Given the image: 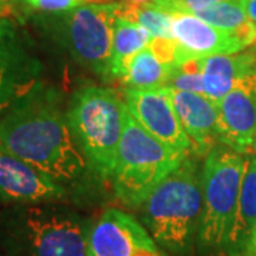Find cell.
<instances>
[{"label": "cell", "instance_id": "cell-1", "mask_svg": "<svg viewBox=\"0 0 256 256\" xmlns=\"http://www.w3.org/2000/svg\"><path fill=\"white\" fill-rule=\"evenodd\" d=\"M0 144L62 185L80 178L88 165L57 94L40 86L3 114Z\"/></svg>", "mask_w": 256, "mask_h": 256}, {"label": "cell", "instance_id": "cell-2", "mask_svg": "<svg viewBox=\"0 0 256 256\" xmlns=\"http://www.w3.org/2000/svg\"><path fill=\"white\" fill-rule=\"evenodd\" d=\"M88 228L52 204L12 205L0 212V256H87Z\"/></svg>", "mask_w": 256, "mask_h": 256}, {"label": "cell", "instance_id": "cell-3", "mask_svg": "<svg viewBox=\"0 0 256 256\" xmlns=\"http://www.w3.org/2000/svg\"><path fill=\"white\" fill-rule=\"evenodd\" d=\"M202 171L188 156L142 204V222L166 252L186 254L198 239L202 220Z\"/></svg>", "mask_w": 256, "mask_h": 256}, {"label": "cell", "instance_id": "cell-4", "mask_svg": "<svg viewBox=\"0 0 256 256\" xmlns=\"http://www.w3.org/2000/svg\"><path fill=\"white\" fill-rule=\"evenodd\" d=\"M185 158L151 136L127 108L111 175L117 198L128 208H141L152 191Z\"/></svg>", "mask_w": 256, "mask_h": 256}, {"label": "cell", "instance_id": "cell-5", "mask_svg": "<svg viewBox=\"0 0 256 256\" xmlns=\"http://www.w3.org/2000/svg\"><path fill=\"white\" fill-rule=\"evenodd\" d=\"M127 104L106 87H82L67 110L68 126L88 165L111 178L122 137Z\"/></svg>", "mask_w": 256, "mask_h": 256}, {"label": "cell", "instance_id": "cell-6", "mask_svg": "<svg viewBox=\"0 0 256 256\" xmlns=\"http://www.w3.org/2000/svg\"><path fill=\"white\" fill-rule=\"evenodd\" d=\"M246 156L230 148L215 146L202 168V220L198 245L202 250L228 248L238 210Z\"/></svg>", "mask_w": 256, "mask_h": 256}, {"label": "cell", "instance_id": "cell-7", "mask_svg": "<svg viewBox=\"0 0 256 256\" xmlns=\"http://www.w3.org/2000/svg\"><path fill=\"white\" fill-rule=\"evenodd\" d=\"M122 2L86 3L62 14L64 44L78 63L98 76H110L114 30Z\"/></svg>", "mask_w": 256, "mask_h": 256}, {"label": "cell", "instance_id": "cell-8", "mask_svg": "<svg viewBox=\"0 0 256 256\" xmlns=\"http://www.w3.org/2000/svg\"><path fill=\"white\" fill-rule=\"evenodd\" d=\"M87 256L166 255L136 216L117 208H108L88 228Z\"/></svg>", "mask_w": 256, "mask_h": 256}, {"label": "cell", "instance_id": "cell-9", "mask_svg": "<svg viewBox=\"0 0 256 256\" xmlns=\"http://www.w3.org/2000/svg\"><path fill=\"white\" fill-rule=\"evenodd\" d=\"M128 111L154 137L176 152L192 154V142L175 110L172 90L158 87L150 90H124Z\"/></svg>", "mask_w": 256, "mask_h": 256}, {"label": "cell", "instance_id": "cell-10", "mask_svg": "<svg viewBox=\"0 0 256 256\" xmlns=\"http://www.w3.org/2000/svg\"><path fill=\"white\" fill-rule=\"evenodd\" d=\"M64 185L0 144V204L38 205L66 198Z\"/></svg>", "mask_w": 256, "mask_h": 256}, {"label": "cell", "instance_id": "cell-11", "mask_svg": "<svg viewBox=\"0 0 256 256\" xmlns=\"http://www.w3.org/2000/svg\"><path fill=\"white\" fill-rule=\"evenodd\" d=\"M218 134L225 146L249 154L256 137V70L218 102Z\"/></svg>", "mask_w": 256, "mask_h": 256}, {"label": "cell", "instance_id": "cell-12", "mask_svg": "<svg viewBox=\"0 0 256 256\" xmlns=\"http://www.w3.org/2000/svg\"><path fill=\"white\" fill-rule=\"evenodd\" d=\"M38 63L9 22H0V118L37 86Z\"/></svg>", "mask_w": 256, "mask_h": 256}, {"label": "cell", "instance_id": "cell-13", "mask_svg": "<svg viewBox=\"0 0 256 256\" xmlns=\"http://www.w3.org/2000/svg\"><path fill=\"white\" fill-rule=\"evenodd\" d=\"M172 40L178 44L182 63L216 54H235L250 46L236 33L215 28L192 13H172Z\"/></svg>", "mask_w": 256, "mask_h": 256}, {"label": "cell", "instance_id": "cell-14", "mask_svg": "<svg viewBox=\"0 0 256 256\" xmlns=\"http://www.w3.org/2000/svg\"><path fill=\"white\" fill-rule=\"evenodd\" d=\"M172 100L180 121L191 140L192 154L208 156L220 140L218 104L201 92L180 90H172Z\"/></svg>", "mask_w": 256, "mask_h": 256}, {"label": "cell", "instance_id": "cell-15", "mask_svg": "<svg viewBox=\"0 0 256 256\" xmlns=\"http://www.w3.org/2000/svg\"><path fill=\"white\" fill-rule=\"evenodd\" d=\"M255 70L256 50L204 57L201 60L204 94L218 104L244 77Z\"/></svg>", "mask_w": 256, "mask_h": 256}, {"label": "cell", "instance_id": "cell-16", "mask_svg": "<svg viewBox=\"0 0 256 256\" xmlns=\"http://www.w3.org/2000/svg\"><path fill=\"white\" fill-rule=\"evenodd\" d=\"M256 226V154L246 156L245 172L239 194L238 210L228 248L235 256L246 250L250 235Z\"/></svg>", "mask_w": 256, "mask_h": 256}, {"label": "cell", "instance_id": "cell-17", "mask_svg": "<svg viewBox=\"0 0 256 256\" xmlns=\"http://www.w3.org/2000/svg\"><path fill=\"white\" fill-rule=\"evenodd\" d=\"M150 42L151 36L141 26L118 16L112 38L108 77L122 80L132 58L141 50H144L150 44Z\"/></svg>", "mask_w": 256, "mask_h": 256}, {"label": "cell", "instance_id": "cell-18", "mask_svg": "<svg viewBox=\"0 0 256 256\" xmlns=\"http://www.w3.org/2000/svg\"><path fill=\"white\" fill-rule=\"evenodd\" d=\"M174 66L162 63L156 57L150 46L141 50L128 66L122 84L126 88L134 90H150L158 87H166L174 73Z\"/></svg>", "mask_w": 256, "mask_h": 256}, {"label": "cell", "instance_id": "cell-19", "mask_svg": "<svg viewBox=\"0 0 256 256\" xmlns=\"http://www.w3.org/2000/svg\"><path fill=\"white\" fill-rule=\"evenodd\" d=\"M120 18L137 23L146 30L151 38H172V13L156 8V6H127L122 3Z\"/></svg>", "mask_w": 256, "mask_h": 256}, {"label": "cell", "instance_id": "cell-20", "mask_svg": "<svg viewBox=\"0 0 256 256\" xmlns=\"http://www.w3.org/2000/svg\"><path fill=\"white\" fill-rule=\"evenodd\" d=\"M201 60L202 58H192V60H188L185 63L176 66L166 87H170L172 90H180V92L204 94Z\"/></svg>", "mask_w": 256, "mask_h": 256}, {"label": "cell", "instance_id": "cell-21", "mask_svg": "<svg viewBox=\"0 0 256 256\" xmlns=\"http://www.w3.org/2000/svg\"><path fill=\"white\" fill-rule=\"evenodd\" d=\"M32 10L48 14H63L86 4V0H23Z\"/></svg>", "mask_w": 256, "mask_h": 256}, {"label": "cell", "instance_id": "cell-22", "mask_svg": "<svg viewBox=\"0 0 256 256\" xmlns=\"http://www.w3.org/2000/svg\"><path fill=\"white\" fill-rule=\"evenodd\" d=\"M228 2V0H156L154 4L160 9L170 12V13H176V12H185V13H194L196 10L205 9L208 6Z\"/></svg>", "mask_w": 256, "mask_h": 256}, {"label": "cell", "instance_id": "cell-23", "mask_svg": "<svg viewBox=\"0 0 256 256\" xmlns=\"http://www.w3.org/2000/svg\"><path fill=\"white\" fill-rule=\"evenodd\" d=\"M239 2L246 12L249 20L256 24V0H239Z\"/></svg>", "mask_w": 256, "mask_h": 256}, {"label": "cell", "instance_id": "cell-24", "mask_svg": "<svg viewBox=\"0 0 256 256\" xmlns=\"http://www.w3.org/2000/svg\"><path fill=\"white\" fill-rule=\"evenodd\" d=\"M156 0H122L124 4L127 6H134V8H141V6H150L154 4Z\"/></svg>", "mask_w": 256, "mask_h": 256}, {"label": "cell", "instance_id": "cell-25", "mask_svg": "<svg viewBox=\"0 0 256 256\" xmlns=\"http://www.w3.org/2000/svg\"><path fill=\"white\" fill-rule=\"evenodd\" d=\"M16 3V0H0V12L4 14V16H8L10 14V12H12V6Z\"/></svg>", "mask_w": 256, "mask_h": 256}, {"label": "cell", "instance_id": "cell-26", "mask_svg": "<svg viewBox=\"0 0 256 256\" xmlns=\"http://www.w3.org/2000/svg\"><path fill=\"white\" fill-rule=\"evenodd\" d=\"M245 252H250V254H256V226L250 235V239H249V244H248V248ZM244 252V254H245Z\"/></svg>", "mask_w": 256, "mask_h": 256}, {"label": "cell", "instance_id": "cell-27", "mask_svg": "<svg viewBox=\"0 0 256 256\" xmlns=\"http://www.w3.org/2000/svg\"><path fill=\"white\" fill-rule=\"evenodd\" d=\"M87 3H107V2H112V0H86Z\"/></svg>", "mask_w": 256, "mask_h": 256}, {"label": "cell", "instance_id": "cell-28", "mask_svg": "<svg viewBox=\"0 0 256 256\" xmlns=\"http://www.w3.org/2000/svg\"><path fill=\"white\" fill-rule=\"evenodd\" d=\"M250 152L256 154V137H255V141H254V146H252V150H250Z\"/></svg>", "mask_w": 256, "mask_h": 256}, {"label": "cell", "instance_id": "cell-29", "mask_svg": "<svg viewBox=\"0 0 256 256\" xmlns=\"http://www.w3.org/2000/svg\"><path fill=\"white\" fill-rule=\"evenodd\" d=\"M239 256H256V254H250V252H245V254H242V255Z\"/></svg>", "mask_w": 256, "mask_h": 256}, {"label": "cell", "instance_id": "cell-30", "mask_svg": "<svg viewBox=\"0 0 256 256\" xmlns=\"http://www.w3.org/2000/svg\"><path fill=\"white\" fill-rule=\"evenodd\" d=\"M0 18H4V14H3L2 12H0Z\"/></svg>", "mask_w": 256, "mask_h": 256}]
</instances>
